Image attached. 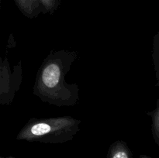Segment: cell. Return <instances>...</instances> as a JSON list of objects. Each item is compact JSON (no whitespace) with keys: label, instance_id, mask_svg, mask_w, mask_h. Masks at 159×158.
Listing matches in <instances>:
<instances>
[{"label":"cell","instance_id":"cell-2","mask_svg":"<svg viewBox=\"0 0 159 158\" xmlns=\"http://www.w3.org/2000/svg\"><path fill=\"white\" fill-rule=\"evenodd\" d=\"M81 120L70 116L32 118L21 129L16 139L42 143H62L71 141L80 130Z\"/></svg>","mask_w":159,"mask_h":158},{"label":"cell","instance_id":"cell-1","mask_svg":"<svg viewBox=\"0 0 159 158\" xmlns=\"http://www.w3.org/2000/svg\"><path fill=\"white\" fill-rule=\"evenodd\" d=\"M78 57L76 51L51 50L39 68L33 88L34 95L49 105L74 106L79 101V88L65 76Z\"/></svg>","mask_w":159,"mask_h":158},{"label":"cell","instance_id":"cell-7","mask_svg":"<svg viewBox=\"0 0 159 158\" xmlns=\"http://www.w3.org/2000/svg\"><path fill=\"white\" fill-rule=\"evenodd\" d=\"M152 118V133L155 142L159 148V98L157 100L155 109L148 112Z\"/></svg>","mask_w":159,"mask_h":158},{"label":"cell","instance_id":"cell-8","mask_svg":"<svg viewBox=\"0 0 159 158\" xmlns=\"http://www.w3.org/2000/svg\"><path fill=\"white\" fill-rule=\"evenodd\" d=\"M40 1L44 9V12H49V13H53L57 9L59 4L58 0H40Z\"/></svg>","mask_w":159,"mask_h":158},{"label":"cell","instance_id":"cell-10","mask_svg":"<svg viewBox=\"0 0 159 158\" xmlns=\"http://www.w3.org/2000/svg\"><path fill=\"white\" fill-rule=\"evenodd\" d=\"M0 7H1V0H0Z\"/></svg>","mask_w":159,"mask_h":158},{"label":"cell","instance_id":"cell-6","mask_svg":"<svg viewBox=\"0 0 159 158\" xmlns=\"http://www.w3.org/2000/svg\"><path fill=\"white\" fill-rule=\"evenodd\" d=\"M152 46V60L155 69V76L156 79L155 86L159 87V31L153 37Z\"/></svg>","mask_w":159,"mask_h":158},{"label":"cell","instance_id":"cell-9","mask_svg":"<svg viewBox=\"0 0 159 158\" xmlns=\"http://www.w3.org/2000/svg\"><path fill=\"white\" fill-rule=\"evenodd\" d=\"M138 158H152L151 156H148V155H145V154H141L140 155V156Z\"/></svg>","mask_w":159,"mask_h":158},{"label":"cell","instance_id":"cell-11","mask_svg":"<svg viewBox=\"0 0 159 158\" xmlns=\"http://www.w3.org/2000/svg\"><path fill=\"white\" fill-rule=\"evenodd\" d=\"M0 158H2V157H0Z\"/></svg>","mask_w":159,"mask_h":158},{"label":"cell","instance_id":"cell-5","mask_svg":"<svg viewBox=\"0 0 159 158\" xmlns=\"http://www.w3.org/2000/svg\"><path fill=\"white\" fill-rule=\"evenodd\" d=\"M107 158H132V152L125 141L116 140L110 145Z\"/></svg>","mask_w":159,"mask_h":158},{"label":"cell","instance_id":"cell-3","mask_svg":"<svg viewBox=\"0 0 159 158\" xmlns=\"http://www.w3.org/2000/svg\"><path fill=\"white\" fill-rule=\"evenodd\" d=\"M23 81L21 62L12 70L9 60L0 57V105H9Z\"/></svg>","mask_w":159,"mask_h":158},{"label":"cell","instance_id":"cell-4","mask_svg":"<svg viewBox=\"0 0 159 158\" xmlns=\"http://www.w3.org/2000/svg\"><path fill=\"white\" fill-rule=\"evenodd\" d=\"M22 13L29 19L38 16L40 12H44L40 0H14Z\"/></svg>","mask_w":159,"mask_h":158}]
</instances>
